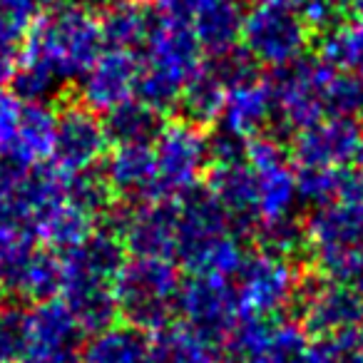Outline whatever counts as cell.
<instances>
[{"mask_svg": "<svg viewBox=\"0 0 363 363\" xmlns=\"http://www.w3.org/2000/svg\"><path fill=\"white\" fill-rule=\"evenodd\" d=\"M100 52V23L87 8L65 6L40 18L13 70L18 95L30 102H45L57 87L85 75Z\"/></svg>", "mask_w": 363, "mask_h": 363, "instance_id": "cell-1", "label": "cell"}, {"mask_svg": "<svg viewBox=\"0 0 363 363\" xmlns=\"http://www.w3.org/2000/svg\"><path fill=\"white\" fill-rule=\"evenodd\" d=\"M179 286V274L172 259H125L115 279L117 318L145 333L167 326L177 316Z\"/></svg>", "mask_w": 363, "mask_h": 363, "instance_id": "cell-2", "label": "cell"}, {"mask_svg": "<svg viewBox=\"0 0 363 363\" xmlns=\"http://www.w3.org/2000/svg\"><path fill=\"white\" fill-rule=\"evenodd\" d=\"M308 26L294 6L259 0L242 21L244 50L259 65L281 67L303 55L308 43Z\"/></svg>", "mask_w": 363, "mask_h": 363, "instance_id": "cell-3", "label": "cell"}, {"mask_svg": "<svg viewBox=\"0 0 363 363\" xmlns=\"http://www.w3.org/2000/svg\"><path fill=\"white\" fill-rule=\"evenodd\" d=\"M177 316H182V323L199 338L212 343L214 348H222L244 313L232 279L192 274L179 286Z\"/></svg>", "mask_w": 363, "mask_h": 363, "instance_id": "cell-4", "label": "cell"}, {"mask_svg": "<svg viewBox=\"0 0 363 363\" xmlns=\"http://www.w3.org/2000/svg\"><path fill=\"white\" fill-rule=\"evenodd\" d=\"M155 152V184L152 202L157 199H177L197 184L199 174L207 167V137L199 127L184 120L164 125L157 140L152 142Z\"/></svg>", "mask_w": 363, "mask_h": 363, "instance_id": "cell-5", "label": "cell"}, {"mask_svg": "<svg viewBox=\"0 0 363 363\" xmlns=\"http://www.w3.org/2000/svg\"><path fill=\"white\" fill-rule=\"evenodd\" d=\"M242 313L277 318L294 303L298 277L294 264L269 252L247 254L232 277Z\"/></svg>", "mask_w": 363, "mask_h": 363, "instance_id": "cell-6", "label": "cell"}, {"mask_svg": "<svg viewBox=\"0 0 363 363\" xmlns=\"http://www.w3.org/2000/svg\"><path fill=\"white\" fill-rule=\"evenodd\" d=\"M294 303L298 326L311 338L356 331L363 323V294L333 279H298Z\"/></svg>", "mask_w": 363, "mask_h": 363, "instance_id": "cell-7", "label": "cell"}, {"mask_svg": "<svg viewBox=\"0 0 363 363\" xmlns=\"http://www.w3.org/2000/svg\"><path fill=\"white\" fill-rule=\"evenodd\" d=\"M85 331L60 298L28 308V351L23 363H80Z\"/></svg>", "mask_w": 363, "mask_h": 363, "instance_id": "cell-8", "label": "cell"}, {"mask_svg": "<svg viewBox=\"0 0 363 363\" xmlns=\"http://www.w3.org/2000/svg\"><path fill=\"white\" fill-rule=\"evenodd\" d=\"M363 132L353 117H323L296 132L291 162L298 167H348L356 162Z\"/></svg>", "mask_w": 363, "mask_h": 363, "instance_id": "cell-9", "label": "cell"}, {"mask_svg": "<svg viewBox=\"0 0 363 363\" xmlns=\"http://www.w3.org/2000/svg\"><path fill=\"white\" fill-rule=\"evenodd\" d=\"M107 145L110 142L102 120L85 105L67 107L60 117H55L50 155L55 167L65 174L95 167L105 155Z\"/></svg>", "mask_w": 363, "mask_h": 363, "instance_id": "cell-10", "label": "cell"}, {"mask_svg": "<svg viewBox=\"0 0 363 363\" xmlns=\"http://www.w3.org/2000/svg\"><path fill=\"white\" fill-rule=\"evenodd\" d=\"M140 67L142 62L135 50H117V48L102 50L82 75V105L92 112H107L135 97Z\"/></svg>", "mask_w": 363, "mask_h": 363, "instance_id": "cell-11", "label": "cell"}, {"mask_svg": "<svg viewBox=\"0 0 363 363\" xmlns=\"http://www.w3.org/2000/svg\"><path fill=\"white\" fill-rule=\"evenodd\" d=\"M142 48H145V60H140L142 65L172 77L179 85H184L202 65V45L192 26L184 21L160 16Z\"/></svg>", "mask_w": 363, "mask_h": 363, "instance_id": "cell-12", "label": "cell"}, {"mask_svg": "<svg viewBox=\"0 0 363 363\" xmlns=\"http://www.w3.org/2000/svg\"><path fill=\"white\" fill-rule=\"evenodd\" d=\"M125 252L132 257L174 259L177 247V202L157 199L132 209L130 224L122 234Z\"/></svg>", "mask_w": 363, "mask_h": 363, "instance_id": "cell-13", "label": "cell"}, {"mask_svg": "<svg viewBox=\"0 0 363 363\" xmlns=\"http://www.w3.org/2000/svg\"><path fill=\"white\" fill-rule=\"evenodd\" d=\"M209 192L227 212L237 234H252L259 224V189L257 172L247 162L219 164L209 174Z\"/></svg>", "mask_w": 363, "mask_h": 363, "instance_id": "cell-14", "label": "cell"}, {"mask_svg": "<svg viewBox=\"0 0 363 363\" xmlns=\"http://www.w3.org/2000/svg\"><path fill=\"white\" fill-rule=\"evenodd\" d=\"M60 296V301L65 303L67 311L75 316V321L80 323L85 333H95L100 328H107L110 323H115L117 303L115 284L112 281L62 269Z\"/></svg>", "mask_w": 363, "mask_h": 363, "instance_id": "cell-15", "label": "cell"}, {"mask_svg": "<svg viewBox=\"0 0 363 363\" xmlns=\"http://www.w3.org/2000/svg\"><path fill=\"white\" fill-rule=\"evenodd\" d=\"M102 174L110 182L112 192L120 197L152 202V184H155L152 145H120L107 157Z\"/></svg>", "mask_w": 363, "mask_h": 363, "instance_id": "cell-16", "label": "cell"}, {"mask_svg": "<svg viewBox=\"0 0 363 363\" xmlns=\"http://www.w3.org/2000/svg\"><path fill=\"white\" fill-rule=\"evenodd\" d=\"M222 127L242 137H254L274 120V102L267 82H244L227 90L222 107Z\"/></svg>", "mask_w": 363, "mask_h": 363, "instance_id": "cell-17", "label": "cell"}, {"mask_svg": "<svg viewBox=\"0 0 363 363\" xmlns=\"http://www.w3.org/2000/svg\"><path fill=\"white\" fill-rule=\"evenodd\" d=\"M242 21L244 13L237 0H204L189 26L202 50L219 57L237 48L242 38Z\"/></svg>", "mask_w": 363, "mask_h": 363, "instance_id": "cell-18", "label": "cell"}, {"mask_svg": "<svg viewBox=\"0 0 363 363\" xmlns=\"http://www.w3.org/2000/svg\"><path fill=\"white\" fill-rule=\"evenodd\" d=\"M160 16L142 3V0H117L115 6L105 11L100 23L102 45L117 50H137L147 43L152 28Z\"/></svg>", "mask_w": 363, "mask_h": 363, "instance_id": "cell-19", "label": "cell"}, {"mask_svg": "<svg viewBox=\"0 0 363 363\" xmlns=\"http://www.w3.org/2000/svg\"><path fill=\"white\" fill-rule=\"evenodd\" d=\"M224 97H227V85L217 75L214 65H204L202 62L197 67V72L182 85L177 107L182 112V120L202 130V127L219 120Z\"/></svg>", "mask_w": 363, "mask_h": 363, "instance_id": "cell-20", "label": "cell"}, {"mask_svg": "<svg viewBox=\"0 0 363 363\" xmlns=\"http://www.w3.org/2000/svg\"><path fill=\"white\" fill-rule=\"evenodd\" d=\"M164 125L167 122L162 120V112L152 110L150 105H145L137 97H130V100L107 110L105 120H102L107 142H112L115 147L152 145Z\"/></svg>", "mask_w": 363, "mask_h": 363, "instance_id": "cell-21", "label": "cell"}, {"mask_svg": "<svg viewBox=\"0 0 363 363\" xmlns=\"http://www.w3.org/2000/svg\"><path fill=\"white\" fill-rule=\"evenodd\" d=\"M80 363H147V333L130 323H110L90 333Z\"/></svg>", "mask_w": 363, "mask_h": 363, "instance_id": "cell-22", "label": "cell"}, {"mask_svg": "<svg viewBox=\"0 0 363 363\" xmlns=\"http://www.w3.org/2000/svg\"><path fill=\"white\" fill-rule=\"evenodd\" d=\"M147 363H219L217 348L184 323H167L147 336Z\"/></svg>", "mask_w": 363, "mask_h": 363, "instance_id": "cell-23", "label": "cell"}, {"mask_svg": "<svg viewBox=\"0 0 363 363\" xmlns=\"http://www.w3.org/2000/svg\"><path fill=\"white\" fill-rule=\"evenodd\" d=\"M254 172H257L259 189V222L291 214V207L296 202V174L289 167V160Z\"/></svg>", "mask_w": 363, "mask_h": 363, "instance_id": "cell-24", "label": "cell"}, {"mask_svg": "<svg viewBox=\"0 0 363 363\" xmlns=\"http://www.w3.org/2000/svg\"><path fill=\"white\" fill-rule=\"evenodd\" d=\"M259 363H323L316 341L298 323L274 321Z\"/></svg>", "mask_w": 363, "mask_h": 363, "instance_id": "cell-25", "label": "cell"}, {"mask_svg": "<svg viewBox=\"0 0 363 363\" xmlns=\"http://www.w3.org/2000/svg\"><path fill=\"white\" fill-rule=\"evenodd\" d=\"M254 237H257L262 252L277 254V257H284L289 262L308 252L306 224H301L291 214L259 222L257 229H254Z\"/></svg>", "mask_w": 363, "mask_h": 363, "instance_id": "cell-26", "label": "cell"}, {"mask_svg": "<svg viewBox=\"0 0 363 363\" xmlns=\"http://www.w3.org/2000/svg\"><path fill=\"white\" fill-rule=\"evenodd\" d=\"M326 117H363V75L351 70H331L323 85Z\"/></svg>", "mask_w": 363, "mask_h": 363, "instance_id": "cell-27", "label": "cell"}, {"mask_svg": "<svg viewBox=\"0 0 363 363\" xmlns=\"http://www.w3.org/2000/svg\"><path fill=\"white\" fill-rule=\"evenodd\" d=\"M65 199L72 204V207L82 209L90 217H100L107 207L115 199V192H112L110 182L105 179L102 172H92L82 169V172H72L65 179Z\"/></svg>", "mask_w": 363, "mask_h": 363, "instance_id": "cell-28", "label": "cell"}, {"mask_svg": "<svg viewBox=\"0 0 363 363\" xmlns=\"http://www.w3.org/2000/svg\"><path fill=\"white\" fill-rule=\"evenodd\" d=\"M318 60L331 65L333 70H351L363 75V21L348 28L326 30Z\"/></svg>", "mask_w": 363, "mask_h": 363, "instance_id": "cell-29", "label": "cell"}, {"mask_svg": "<svg viewBox=\"0 0 363 363\" xmlns=\"http://www.w3.org/2000/svg\"><path fill=\"white\" fill-rule=\"evenodd\" d=\"M28 351V308L0 303V363H23Z\"/></svg>", "mask_w": 363, "mask_h": 363, "instance_id": "cell-30", "label": "cell"}, {"mask_svg": "<svg viewBox=\"0 0 363 363\" xmlns=\"http://www.w3.org/2000/svg\"><path fill=\"white\" fill-rule=\"evenodd\" d=\"M321 353L323 363H363L361 341H358V328L346 333H333V336L313 338Z\"/></svg>", "mask_w": 363, "mask_h": 363, "instance_id": "cell-31", "label": "cell"}, {"mask_svg": "<svg viewBox=\"0 0 363 363\" xmlns=\"http://www.w3.org/2000/svg\"><path fill=\"white\" fill-rule=\"evenodd\" d=\"M207 157L214 167L219 164H237V162H247V137L237 135V132L219 130L212 137H207Z\"/></svg>", "mask_w": 363, "mask_h": 363, "instance_id": "cell-32", "label": "cell"}, {"mask_svg": "<svg viewBox=\"0 0 363 363\" xmlns=\"http://www.w3.org/2000/svg\"><path fill=\"white\" fill-rule=\"evenodd\" d=\"M117 0H77V6H82V8H102V11H107L110 6H115Z\"/></svg>", "mask_w": 363, "mask_h": 363, "instance_id": "cell-33", "label": "cell"}, {"mask_svg": "<svg viewBox=\"0 0 363 363\" xmlns=\"http://www.w3.org/2000/svg\"><path fill=\"white\" fill-rule=\"evenodd\" d=\"M358 341H361V351H363V323H361V328H358Z\"/></svg>", "mask_w": 363, "mask_h": 363, "instance_id": "cell-34", "label": "cell"}, {"mask_svg": "<svg viewBox=\"0 0 363 363\" xmlns=\"http://www.w3.org/2000/svg\"><path fill=\"white\" fill-rule=\"evenodd\" d=\"M142 3H145V0H142Z\"/></svg>", "mask_w": 363, "mask_h": 363, "instance_id": "cell-35", "label": "cell"}]
</instances>
